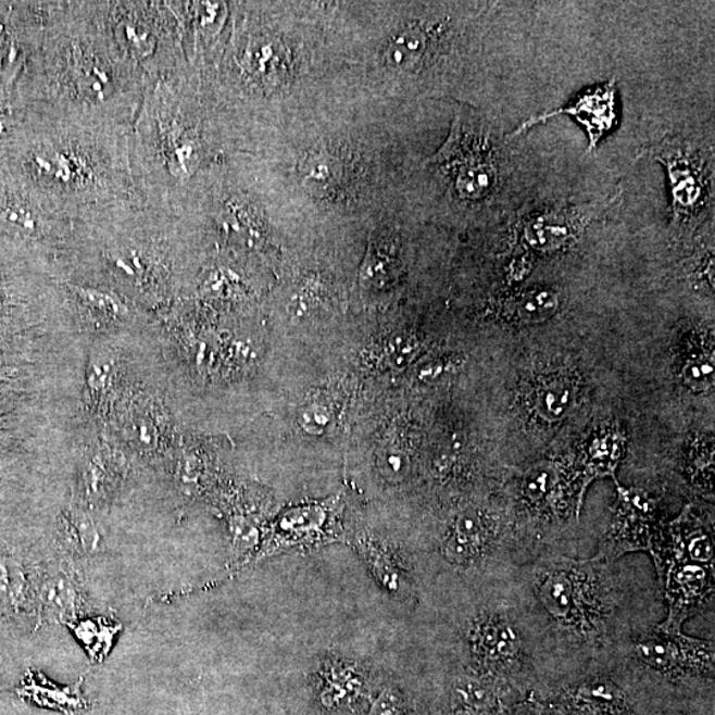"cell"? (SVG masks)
<instances>
[{
    "mask_svg": "<svg viewBox=\"0 0 715 715\" xmlns=\"http://www.w3.org/2000/svg\"><path fill=\"white\" fill-rule=\"evenodd\" d=\"M48 38L47 112L131 129L148 81L112 45L100 3H58Z\"/></svg>",
    "mask_w": 715,
    "mask_h": 715,
    "instance_id": "cell-1",
    "label": "cell"
},
{
    "mask_svg": "<svg viewBox=\"0 0 715 715\" xmlns=\"http://www.w3.org/2000/svg\"><path fill=\"white\" fill-rule=\"evenodd\" d=\"M42 133L29 161L40 202L75 227L139 196L129 127L47 112Z\"/></svg>",
    "mask_w": 715,
    "mask_h": 715,
    "instance_id": "cell-2",
    "label": "cell"
},
{
    "mask_svg": "<svg viewBox=\"0 0 715 715\" xmlns=\"http://www.w3.org/2000/svg\"><path fill=\"white\" fill-rule=\"evenodd\" d=\"M100 15L105 32L121 58L145 80L175 74L178 65L180 27L175 12L159 2H104Z\"/></svg>",
    "mask_w": 715,
    "mask_h": 715,
    "instance_id": "cell-3",
    "label": "cell"
},
{
    "mask_svg": "<svg viewBox=\"0 0 715 715\" xmlns=\"http://www.w3.org/2000/svg\"><path fill=\"white\" fill-rule=\"evenodd\" d=\"M602 563L598 556L590 561L561 557L538 575L539 600L569 631L592 636L600 632L607 619L610 595L599 573Z\"/></svg>",
    "mask_w": 715,
    "mask_h": 715,
    "instance_id": "cell-4",
    "label": "cell"
},
{
    "mask_svg": "<svg viewBox=\"0 0 715 715\" xmlns=\"http://www.w3.org/2000/svg\"><path fill=\"white\" fill-rule=\"evenodd\" d=\"M500 150L484 126L457 116L450 138L431 163L450 175L460 199L484 202L501 186Z\"/></svg>",
    "mask_w": 715,
    "mask_h": 715,
    "instance_id": "cell-5",
    "label": "cell"
},
{
    "mask_svg": "<svg viewBox=\"0 0 715 715\" xmlns=\"http://www.w3.org/2000/svg\"><path fill=\"white\" fill-rule=\"evenodd\" d=\"M651 555L668 602V616L657 627L680 632L682 624L713 598L714 565L693 560L664 538H657Z\"/></svg>",
    "mask_w": 715,
    "mask_h": 715,
    "instance_id": "cell-6",
    "label": "cell"
},
{
    "mask_svg": "<svg viewBox=\"0 0 715 715\" xmlns=\"http://www.w3.org/2000/svg\"><path fill=\"white\" fill-rule=\"evenodd\" d=\"M654 161L668 174L672 216L677 226L695 219L705 209L713 189V165L695 143L681 137L665 138L650 149Z\"/></svg>",
    "mask_w": 715,
    "mask_h": 715,
    "instance_id": "cell-7",
    "label": "cell"
},
{
    "mask_svg": "<svg viewBox=\"0 0 715 715\" xmlns=\"http://www.w3.org/2000/svg\"><path fill=\"white\" fill-rule=\"evenodd\" d=\"M615 484L617 499L614 517L597 555L603 562L616 561L635 551L651 553L658 538L657 501L645 490Z\"/></svg>",
    "mask_w": 715,
    "mask_h": 715,
    "instance_id": "cell-8",
    "label": "cell"
},
{
    "mask_svg": "<svg viewBox=\"0 0 715 715\" xmlns=\"http://www.w3.org/2000/svg\"><path fill=\"white\" fill-rule=\"evenodd\" d=\"M635 651L642 663L669 677L713 672V642L689 638L682 631L670 632L656 627L638 641Z\"/></svg>",
    "mask_w": 715,
    "mask_h": 715,
    "instance_id": "cell-9",
    "label": "cell"
},
{
    "mask_svg": "<svg viewBox=\"0 0 715 715\" xmlns=\"http://www.w3.org/2000/svg\"><path fill=\"white\" fill-rule=\"evenodd\" d=\"M620 197V192L609 200H598L573 208H554L527 217L523 226L525 244L539 253H553L563 250L577 238L600 211L609 209Z\"/></svg>",
    "mask_w": 715,
    "mask_h": 715,
    "instance_id": "cell-10",
    "label": "cell"
},
{
    "mask_svg": "<svg viewBox=\"0 0 715 715\" xmlns=\"http://www.w3.org/2000/svg\"><path fill=\"white\" fill-rule=\"evenodd\" d=\"M616 95V78L612 77L610 81L586 90L573 104L527 118L513 130L512 135L507 136V139L518 137L529 130L530 127L547 123L550 118L566 114V116L574 117L581 126H585L587 137H589L587 153L591 154L592 151H595L600 141L614 129L617 118Z\"/></svg>",
    "mask_w": 715,
    "mask_h": 715,
    "instance_id": "cell-11",
    "label": "cell"
},
{
    "mask_svg": "<svg viewBox=\"0 0 715 715\" xmlns=\"http://www.w3.org/2000/svg\"><path fill=\"white\" fill-rule=\"evenodd\" d=\"M472 651L485 668H512L523 657L516 628L505 615L489 614L476 623L471 634Z\"/></svg>",
    "mask_w": 715,
    "mask_h": 715,
    "instance_id": "cell-12",
    "label": "cell"
},
{
    "mask_svg": "<svg viewBox=\"0 0 715 715\" xmlns=\"http://www.w3.org/2000/svg\"><path fill=\"white\" fill-rule=\"evenodd\" d=\"M493 519L480 511H465L454 520L444 554L454 565L474 563L489 549L494 537Z\"/></svg>",
    "mask_w": 715,
    "mask_h": 715,
    "instance_id": "cell-13",
    "label": "cell"
},
{
    "mask_svg": "<svg viewBox=\"0 0 715 715\" xmlns=\"http://www.w3.org/2000/svg\"><path fill=\"white\" fill-rule=\"evenodd\" d=\"M125 474L123 454L108 446H101L85 460L81 485L89 504H101L118 488Z\"/></svg>",
    "mask_w": 715,
    "mask_h": 715,
    "instance_id": "cell-14",
    "label": "cell"
},
{
    "mask_svg": "<svg viewBox=\"0 0 715 715\" xmlns=\"http://www.w3.org/2000/svg\"><path fill=\"white\" fill-rule=\"evenodd\" d=\"M624 451H626V438L619 431H609L593 439L584 456V478L578 496V514L584 504V496L589 485L597 478L612 477L616 480V468L619 465Z\"/></svg>",
    "mask_w": 715,
    "mask_h": 715,
    "instance_id": "cell-15",
    "label": "cell"
},
{
    "mask_svg": "<svg viewBox=\"0 0 715 715\" xmlns=\"http://www.w3.org/2000/svg\"><path fill=\"white\" fill-rule=\"evenodd\" d=\"M66 290L81 311L101 324L123 323L130 314L124 297L113 289L66 284Z\"/></svg>",
    "mask_w": 715,
    "mask_h": 715,
    "instance_id": "cell-16",
    "label": "cell"
},
{
    "mask_svg": "<svg viewBox=\"0 0 715 715\" xmlns=\"http://www.w3.org/2000/svg\"><path fill=\"white\" fill-rule=\"evenodd\" d=\"M577 398V387L572 378L556 375L541 381L532 397V409L543 422L555 423L567 417Z\"/></svg>",
    "mask_w": 715,
    "mask_h": 715,
    "instance_id": "cell-17",
    "label": "cell"
},
{
    "mask_svg": "<svg viewBox=\"0 0 715 715\" xmlns=\"http://www.w3.org/2000/svg\"><path fill=\"white\" fill-rule=\"evenodd\" d=\"M40 602L41 610L48 615L58 617L64 624L75 622L83 605L80 587L68 574L60 572L42 584Z\"/></svg>",
    "mask_w": 715,
    "mask_h": 715,
    "instance_id": "cell-18",
    "label": "cell"
},
{
    "mask_svg": "<svg viewBox=\"0 0 715 715\" xmlns=\"http://www.w3.org/2000/svg\"><path fill=\"white\" fill-rule=\"evenodd\" d=\"M577 715H622L624 697L610 681H590L569 697Z\"/></svg>",
    "mask_w": 715,
    "mask_h": 715,
    "instance_id": "cell-19",
    "label": "cell"
},
{
    "mask_svg": "<svg viewBox=\"0 0 715 715\" xmlns=\"http://www.w3.org/2000/svg\"><path fill=\"white\" fill-rule=\"evenodd\" d=\"M81 683L76 687L60 688L57 685L47 681L45 677L34 676L29 672L20 694L28 697L36 704L59 708L66 713L81 711L87 706L80 690Z\"/></svg>",
    "mask_w": 715,
    "mask_h": 715,
    "instance_id": "cell-20",
    "label": "cell"
},
{
    "mask_svg": "<svg viewBox=\"0 0 715 715\" xmlns=\"http://www.w3.org/2000/svg\"><path fill=\"white\" fill-rule=\"evenodd\" d=\"M87 650L93 662L101 663L111 652L114 639L121 631L120 623L106 617H89L66 624Z\"/></svg>",
    "mask_w": 715,
    "mask_h": 715,
    "instance_id": "cell-21",
    "label": "cell"
},
{
    "mask_svg": "<svg viewBox=\"0 0 715 715\" xmlns=\"http://www.w3.org/2000/svg\"><path fill=\"white\" fill-rule=\"evenodd\" d=\"M429 50V36L422 27H409L392 39L386 51V62L392 68L414 71L419 68Z\"/></svg>",
    "mask_w": 715,
    "mask_h": 715,
    "instance_id": "cell-22",
    "label": "cell"
},
{
    "mask_svg": "<svg viewBox=\"0 0 715 715\" xmlns=\"http://www.w3.org/2000/svg\"><path fill=\"white\" fill-rule=\"evenodd\" d=\"M300 172L306 189L318 197L329 196L342 179L341 163L329 153L309 154Z\"/></svg>",
    "mask_w": 715,
    "mask_h": 715,
    "instance_id": "cell-23",
    "label": "cell"
},
{
    "mask_svg": "<svg viewBox=\"0 0 715 715\" xmlns=\"http://www.w3.org/2000/svg\"><path fill=\"white\" fill-rule=\"evenodd\" d=\"M561 301L554 290L538 288L526 290L511 302V313L520 324L539 325L553 318Z\"/></svg>",
    "mask_w": 715,
    "mask_h": 715,
    "instance_id": "cell-24",
    "label": "cell"
},
{
    "mask_svg": "<svg viewBox=\"0 0 715 715\" xmlns=\"http://www.w3.org/2000/svg\"><path fill=\"white\" fill-rule=\"evenodd\" d=\"M62 536L71 554L88 556L99 549V531H97L93 520L81 509H72L64 514Z\"/></svg>",
    "mask_w": 715,
    "mask_h": 715,
    "instance_id": "cell-25",
    "label": "cell"
},
{
    "mask_svg": "<svg viewBox=\"0 0 715 715\" xmlns=\"http://www.w3.org/2000/svg\"><path fill=\"white\" fill-rule=\"evenodd\" d=\"M562 477L553 463H539L527 469L523 480V493L529 504L549 506L561 492Z\"/></svg>",
    "mask_w": 715,
    "mask_h": 715,
    "instance_id": "cell-26",
    "label": "cell"
},
{
    "mask_svg": "<svg viewBox=\"0 0 715 715\" xmlns=\"http://www.w3.org/2000/svg\"><path fill=\"white\" fill-rule=\"evenodd\" d=\"M276 48L278 47L274 40L258 36L248 41L244 51L240 54L239 64L251 77L266 81V78L275 76L276 70L281 64L280 53Z\"/></svg>",
    "mask_w": 715,
    "mask_h": 715,
    "instance_id": "cell-27",
    "label": "cell"
},
{
    "mask_svg": "<svg viewBox=\"0 0 715 715\" xmlns=\"http://www.w3.org/2000/svg\"><path fill=\"white\" fill-rule=\"evenodd\" d=\"M683 385L695 392H705L714 385L713 350L694 351L681 368Z\"/></svg>",
    "mask_w": 715,
    "mask_h": 715,
    "instance_id": "cell-28",
    "label": "cell"
},
{
    "mask_svg": "<svg viewBox=\"0 0 715 715\" xmlns=\"http://www.w3.org/2000/svg\"><path fill=\"white\" fill-rule=\"evenodd\" d=\"M361 676L348 665L331 666L325 685V704H338L360 692Z\"/></svg>",
    "mask_w": 715,
    "mask_h": 715,
    "instance_id": "cell-29",
    "label": "cell"
},
{
    "mask_svg": "<svg viewBox=\"0 0 715 715\" xmlns=\"http://www.w3.org/2000/svg\"><path fill=\"white\" fill-rule=\"evenodd\" d=\"M419 348V342L414 336L399 333L390 336L379 348L380 361L390 367L402 368L409 365Z\"/></svg>",
    "mask_w": 715,
    "mask_h": 715,
    "instance_id": "cell-30",
    "label": "cell"
},
{
    "mask_svg": "<svg viewBox=\"0 0 715 715\" xmlns=\"http://www.w3.org/2000/svg\"><path fill=\"white\" fill-rule=\"evenodd\" d=\"M393 268H396V265H393L391 253H384L380 251L379 246H372L365 266H363L362 276L373 285L380 287L381 284L391 280Z\"/></svg>",
    "mask_w": 715,
    "mask_h": 715,
    "instance_id": "cell-31",
    "label": "cell"
},
{
    "mask_svg": "<svg viewBox=\"0 0 715 715\" xmlns=\"http://www.w3.org/2000/svg\"><path fill=\"white\" fill-rule=\"evenodd\" d=\"M300 423L309 434H323L333 423L331 405L324 400H313L302 409Z\"/></svg>",
    "mask_w": 715,
    "mask_h": 715,
    "instance_id": "cell-32",
    "label": "cell"
},
{
    "mask_svg": "<svg viewBox=\"0 0 715 715\" xmlns=\"http://www.w3.org/2000/svg\"><path fill=\"white\" fill-rule=\"evenodd\" d=\"M714 453L713 447L702 448V450L693 453L690 457L689 472L692 481L697 487L704 490L705 493L713 492L712 481L714 472Z\"/></svg>",
    "mask_w": 715,
    "mask_h": 715,
    "instance_id": "cell-33",
    "label": "cell"
},
{
    "mask_svg": "<svg viewBox=\"0 0 715 715\" xmlns=\"http://www.w3.org/2000/svg\"><path fill=\"white\" fill-rule=\"evenodd\" d=\"M363 550L366 551L367 560L372 563L375 572L378 573L380 580L393 591H398L400 581H402V574L399 573L391 556L386 554L384 550L373 547V544H366Z\"/></svg>",
    "mask_w": 715,
    "mask_h": 715,
    "instance_id": "cell-34",
    "label": "cell"
},
{
    "mask_svg": "<svg viewBox=\"0 0 715 715\" xmlns=\"http://www.w3.org/2000/svg\"><path fill=\"white\" fill-rule=\"evenodd\" d=\"M456 693L459 701L465 707L472 711H484L493 704V694L490 692L487 685L478 681H464L460 683Z\"/></svg>",
    "mask_w": 715,
    "mask_h": 715,
    "instance_id": "cell-35",
    "label": "cell"
},
{
    "mask_svg": "<svg viewBox=\"0 0 715 715\" xmlns=\"http://www.w3.org/2000/svg\"><path fill=\"white\" fill-rule=\"evenodd\" d=\"M368 715H403L402 700L392 689H386L374 702Z\"/></svg>",
    "mask_w": 715,
    "mask_h": 715,
    "instance_id": "cell-36",
    "label": "cell"
},
{
    "mask_svg": "<svg viewBox=\"0 0 715 715\" xmlns=\"http://www.w3.org/2000/svg\"><path fill=\"white\" fill-rule=\"evenodd\" d=\"M505 715H536L530 706H517L509 711Z\"/></svg>",
    "mask_w": 715,
    "mask_h": 715,
    "instance_id": "cell-37",
    "label": "cell"
}]
</instances>
